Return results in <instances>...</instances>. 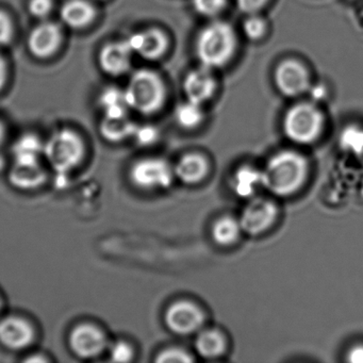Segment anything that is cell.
Masks as SVG:
<instances>
[{
  "label": "cell",
  "mask_w": 363,
  "mask_h": 363,
  "mask_svg": "<svg viewBox=\"0 0 363 363\" xmlns=\"http://www.w3.org/2000/svg\"><path fill=\"white\" fill-rule=\"evenodd\" d=\"M308 161L296 152L284 150L274 155L263 169L264 188L276 196L294 194L305 184Z\"/></svg>",
  "instance_id": "6da1fadb"
},
{
  "label": "cell",
  "mask_w": 363,
  "mask_h": 363,
  "mask_svg": "<svg viewBox=\"0 0 363 363\" xmlns=\"http://www.w3.org/2000/svg\"><path fill=\"white\" fill-rule=\"evenodd\" d=\"M235 29L228 23L216 21L201 29L197 35L195 52L201 67L220 69L230 62L237 52Z\"/></svg>",
  "instance_id": "7a4b0ae2"
},
{
  "label": "cell",
  "mask_w": 363,
  "mask_h": 363,
  "mask_svg": "<svg viewBox=\"0 0 363 363\" xmlns=\"http://www.w3.org/2000/svg\"><path fill=\"white\" fill-rule=\"evenodd\" d=\"M125 94L130 110L150 116L164 105L167 91L162 78L156 72L142 69L130 76Z\"/></svg>",
  "instance_id": "3957f363"
},
{
  "label": "cell",
  "mask_w": 363,
  "mask_h": 363,
  "mask_svg": "<svg viewBox=\"0 0 363 363\" xmlns=\"http://www.w3.org/2000/svg\"><path fill=\"white\" fill-rule=\"evenodd\" d=\"M282 128L286 138L294 143H313L324 128V116L315 104H296L286 111Z\"/></svg>",
  "instance_id": "277c9868"
},
{
  "label": "cell",
  "mask_w": 363,
  "mask_h": 363,
  "mask_svg": "<svg viewBox=\"0 0 363 363\" xmlns=\"http://www.w3.org/2000/svg\"><path fill=\"white\" fill-rule=\"evenodd\" d=\"M43 155L61 179L82 161L84 143L77 133L63 129L54 133L44 144Z\"/></svg>",
  "instance_id": "5b68a950"
},
{
  "label": "cell",
  "mask_w": 363,
  "mask_h": 363,
  "mask_svg": "<svg viewBox=\"0 0 363 363\" xmlns=\"http://www.w3.org/2000/svg\"><path fill=\"white\" fill-rule=\"evenodd\" d=\"M130 176L139 188L161 190L172 186L175 173L174 167L163 159L148 158L135 163L131 169Z\"/></svg>",
  "instance_id": "8992f818"
},
{
  "label": "cell",
  "mask_w": 363,
  "mask_h": 363,
  "mask_svg": "<svg viewBox=\"0 0 363 363\" xmlns=\"http://www.w3.org/2000/svg\"><path fill=\"white\" fill-rule=\"evenodd\" d=\"M277 214V207L273 201L254 197L242 211L240 226L243 233L255 237L267 231L275 222Z\"/></svg>",
  "instance_id": "52a82bcc"
},
{
  "label": "cell",
  "mask_w": 363,
  "mask_h": 363,
  "mask_svg": "<svg viewBox=\"0 0 363 363\" xmlns=\"http://www.w3.org/2000/svg\"><path fill=\"white\" fill-rule=\"evenodd\" d=\"M278 91L286 97H297L309 92L311 88L307 69L296 60H284L274 74Z\"/></svg>",
  "instance_id": "ba28073f"
},
{
  "label": "cell",
  "mask_w": 363,
  "mask_h": 363,
  "mask_svg": "<svg viewBox=\"0 0 363 363\" xmlns=\"http://www.w3.org/2000/svg\"><path fill=\"white\" fill-rule=\"evenodd\" d=\"M165 324L169 330L180 335H192L203 324V311L192 301H179L169 306L165 312Z\"/></svg>",
  "instance_id": "9c48e42d"
},
{
  "label": "cell",
  "mask_w": 363,
  "mask_h": 363,
  "mask_svg": "<svg viewBox=\"0 0 363 363\" xmlns=\"http://www.w3.org/2000/svg\"><path fill=\"white\" fill-rule=\"evenodd\" d=\"M126 41L133 55H137L145 60L155 61L162 58L169 48L167 35L163 31L156 28L133 33Z\"/></svg>",
  "instance_id": "30bf717a"
},
{
  "label": "cell",
  "mask_w": 363,
  "mask_h": 363,
  "mask_svg": "<svg viewBox=\"0 0 363 363\" xmlns=\"http://www.w3.org/2000/svg\"><path fill=\"white\" fill-rule=\"evenodd\" d=\"M62 43V30L55 23L43 22L31 30L28 37V48L33 56L40 59L50 58L56 54Z\"/></svg>",
  "instance_id": "8fae6325"
},
{
  "label": "cell",
  "mask_w": 363,
  "mask_h": 363,
  "mask_svg": "<svg viewBox=\"0 0 363 363\" xmlns=\"http://www.w3.org/2000/svg\"><path fill=\"white\" fill-rule=\"evenodd\" d=\"M216 91V78L207 67L193 69L184 78V93L186 101L203 106L213 97Z\"/></svg>",
  "instance_id": "7c38bea8"
},
{
  "label": "cell",
  "mask_w": 363,
  "mask_h": 363,
  "mask_svg": "<svg viewBox=\"0 0 363 363\" xmlns=\"http://www.w3.org/2000/svg\"><path fill=\"white\" fill-rule=\"evenodd\" d=\"M133 50L125 41L112 42L104 46L99 54L101 69L110 76H122L130 69Z\"/></svg>",
  "instance_id": "4fadbf2b"
},
{
  "label": "cell",
  "mask_w": 363,
  "mask_h": 363,
  "mask_svg": "<svg viewBox=\"0 0 363 363\" xmlns=\"http://www.w3.org/2000/svg\"><path fill=\"white\" fill-rule=\"evenodd\" d=\"M69 344L75 354L82 358L99 356L106 346V337L92 325H80L72 331Z\"/></svg>",
  "instance_id": "5bb4252c"
},
{
  "label": "cell",
  "mask_w": 363,
  "mask_h": 363,
  "mask_svg": "<svg viewBox=\"0 0 363 363\" xmlns=\"http://www.w3.org/2000/svg\"><path fill=\"white\" fill-rule=\"evenodd\" d=\"M33 339V328L26 320L11 316L0 322V342L6 347L21 350L29 345Z\"/></svg>",
  "instance_id": "9a60e30c"
},
{
  "label": "cell",
  "mask_w": 363,
  "mask_h": 363,
  "mask_svg": "<svg viewBox=\"0 0 363 363\" xmlns=\"http://www.w3.org/2000/svg\"><path fill=\"white\" fill-rule=\"evenodd\" d=\"M60 18L69 28L84 29L96 18V9L89 0H69L61 8Z\"/></svg>",
  "instance_id": "2e32d148"
},
{
  "label": "cell",
  "mask_w": 363,
  "mask_h": 363,
  "mask_svg": "<svg viewBox=\"0 0 363 363\" xmlns=\"http://www.w3.org/2000/svg\"><path fill=\"white\" fill-rule=\"evenodd\" d=\"M230 186L240 199H254L258 191L264 188L263 172L252 167H240L231 179Z\"/></svg>",
  "instance_id": "e0dca14e"
},
{
  "label": "cell",
  "mask_w": 363,
  "mask_h": 363,
  "mask_svg": "<svg viewBox=\"0 0 363 363\" xmlns=\"http://www.w3.org/2000/svg\"><path fill=\"white\" fill-rule=\"evenodd\" d=\"M209 171L207 159L199 154H188L180 159L174 167L175 177L186 184H196L207 176Z\"/></svg>",
  "instance_id": "ac0fdd59"
},
{
  "label": "cell",
  "mask_w": 363,
  "mask_h": 363,
  "mask_svg": "<svg viewBox=\"0 0 363 363\" xmlns=\"http://www.w3.org/2000/svg\"><path fill=\"white\" fill-rule=\"evenodd\" d=\"M9 178L11 184L16 188L31 190L45 182L46 174L40 163L14 162Z\"/></svg>",
  "instance_id": "d6986e66"
},
{
  "label": "cell",
  "mask_w": 363,
  "mask_h": 363,
  "mask_svg": "<svg viewBox=\"0 0 363 363\" xmlns=\"http://www.w3.org/2000/svg\"><path fill=\"white\" fill-rule=\"evenodd\" d=\"M137 125L128 116H104L101 125V135L111 142H120L133 137Z\"/></svg>",
  "instance_id": "ffe728a7"
},
{
  "label": "cell",
  "mask_w": 363,
  "mask_h": 363,
  "mask_svg": "<svg viewBox=\"0 0 363 363\" xmlns=\"http://www.w3.org/2000/svg\"><path fill=\"white\" fill-rule=\"evenodd\" d=\"M99 101L104 116H124L130 110L125 90H121L116 86L105 89L99 95Z\"/></svg>",
  "instance_id": "44dd1931"
},
{
  "label": "cell",
  "mask_w": 363,
  "mask_h": 363,
  "mask_svg": "<svg viewBox=\"0 0 363 363\" xmlns=\"http://www.w3.org/2000/svg\"><path fill=\"white\" fill-rule=\"evenodd\" d=\"M14 162L40 163V158L44 152V144L35 135H26L14 144Z\"/></svg>",
  "instance_id": "7402d4cb"
},
{
  "label": "cell",
  "mask_w": 363,
  "mask_h": 363,
  "mask_svg": "<svg viewBox=\"0 0 363 363\" xmlns=\"http://www.w3.org/2000/svg\"><path fill=\"white\" fill-rule=\"evenodd\" d=\"M195 348L203 358H216L226 350V340L220 331L209 329L199 333L195 341Z\"/></svg>",
  "instance_id": "603a6c76"
},
{
  "label": "cell",
  "mask_w": 363,
  "mask_h": 363,
  "mask_svg": "<svg viewBox=\"0 0 363 363\" xmlns=\"http://www.w3.org/2000/svg\"><path fill=\"white\" fill-rule=\"evenodd\" d=\"M242 229L239 220L230 216L218 218L212 227V238L218 245H233L240 237Z\"/></svg>",
  "instance_id": "cb8c5ba5"
},
{
  "label": "cell",
  "mask_w": 363,
  "mask_h": 363,
  "mask_svg": "<svg viewBox=\"0 0 363 363\" xmlns=\"http://www.w3.org/2000/svg\"><path fill=\"white\" fill-rule=\"evenodd\" d=\"M175 118L182 128H196L203 121V106L186 101L176 108Z\"/></svg>",
  "instance_id": "d4e9b609"
},
{
  "label": "cell",
  "mask_w": 363,
  "mask_h": 363,
  "mask_svg": "<svg viewBox=\"0 0 363 363\" xmlns=\"http://www.w3.org/2000/svg\"><path fill=\"white\" fill-rule=\"evenodd\" d=\"M340 145L345 152L360 158L363 155V127L350 125L340 135Z\"/></svg>",
  "instance_id": "484cf974"
},
{
  "label": "cell",
  "mask_w": 363,
  "mask_h": 363,
  "mask_svg": "<svg viewBox=\"0 0 363 363\" xmlns=\"http://www.w3.org/2000/svg\"><path fill=\"white\" fill-rule=\"evenodd\" d=\"M267 22L257 14H252L243 23V33L250 41H259L267 35Z\"/></svg>",
  "instance_id": "4316f807"
},
{
  "label": "cell",
  "mask_w": 363,
  "mask_h": 363,
  "mask_svg": "<svg viewBox=\"0 0 363 363\" xmlns=\"http://www.w3.org/2000/svg\"><path fill=\"white\" fill-rule=\"evenodd\" d=\"M195 12L203 18H216L224 11L227 0H192Z\"/></svg>",
  "instance_id": "83f0119b"
},
{
  "label": "cell",
  "mask_w": 363,
  "mask_h": 363,
  "mask_svg": "<svg viewBox=\"0 0 363 363\" xmlns=\"http://www.w3.org/2000/svg\"><path fill=\"white\" fill-rule=\"evenodd\" d=\"M160 363H191L194 361L192 354L182 348L171 347L161 352L156 358Z\"/></svg>",
  "instance_id": "f1b7e54d"
},
{
  "label": "cell",
  "mask_w": 363,
  "mask_h": 363,
  "mask_svg": "<svg viewBox=\"0 0 363 363\" xmlns=\"http://www.w3.org/2000/svg\"><path fill=\"white\" fill-rule=\"evenodd\" d=\"M54 8L52 0H30L28 9L33 18L45 20Z\"/></svg>",
  "instance_id": "f546056e"
},
{
  "label": "cell",
  "mask_w": 363,
  "mask_h": 363,
  "mask_svg": "<svg viewBox=\"0 0 363 363\" xmlns=\"http://www.w3.org/2000/svg\"><path fill=\"white\" fill-rule=\"evenodd\" d=\"M14 26L6 12L0 11V46L7 45L13 39Z\"/></svg>",
  "instance_id": "4dcf8cb0"
},
{
  "label": "cell",
  "mask_w": 363,
  "mask_h": 363,
  "mask_svg": "<svg viewBox=\"0 0 363 363\" xmlns=\"http://www.w3.org/2000/svg\"><path fill=\"white\" fill-rule=\"evenodd\" d=\"M133 137L135 138L138 143L141 145H150L154 143L158 138V131L152 126H137Z\"/></svg>",
  "instance_id": "1f68e13d"
},
{
  "label": "cell",
  "mask_w": 363,
  "mask_h": 363,
  "mask_svg": "<svg viewBox=\"0 0 363 363\" xmlns=\"http://www.w3.org/2000/svg\"><path fill=\"white\" fill-rule=\"evenodd\" d=\"M110 354H111L112 361L128 362L133 359V348L128 344L124 343V342H118L112 346Z\"/></svg>",
  "instance_id": "d6a6232c"
},
{
  "label": "cell",
  "mask_w": 363,
  "mask_h": 363,
  "mask_svg": "<svg viewBox=\"0 0 363 363\" xmlns=\"http://www.w3.org/2000/svg\"><path fill=\"white\" fill-rule=\"evenodd\" d=\"M269 3V0H237L238 8L240 11L247 16L257 14Z\"/></svg>",
  "instance_id": "836d02e7"
},
{
  "label": "cell",
  "mask_w": 363,
  "mask_h": 363,
  "mask_svg": "<svg viewBox=\"0 0 363 363\" xmlns=\"http://www.w3.org/2000/svg\"><path fill=\"white\" fill-rule=\"evenodd\" d=\"M347 361L352 363H363V345H357L348 352Z\"/></svg>",
  "instance_id": "e575fe53"
},
{
  "label": "cell",
  "mask_w": 363,
  "mask_h": 363,
  "mask_svg": "<svg viewBox=\"0 0 363 363\" xmlns=\"http://www.w3.org/2000/svg\"><path fill=\"white\" fill-rule=\"evenodd\" d=\"M8 77V69L7 65H6L5 59L0 54V90L4 88L6 82H7Z\"/></svg>",
  "instance_id": "d590c367"
},
{
  "label": "cell",
  "mask_w": 363,
  "mask_h": 363,
  "mask_svg": "<svg viewBox=\"0 0 363 363\" xmlns=\"http://www.w3.org/2000/svg\"><path fill=\"white\" fill-rule=\"evenodd\" d=\"M309 91L312 93V99H315V101L323 99L325 97L324 86H316L315 90H311V88H310Z\"/></svg>",
  "instance_id": "8d00e7d4"
},
{
  "label": "cell",
  "mask_w": 363,
  "mask_h": 363,
  "mask_svg": "<svg viewBox=\"0 0 363 363\" xmlns=\"http://www.w3.org/2000/svg\"><path fill=\"white\" fill-rule=\"evenodd\" d=\"M4 137H5V128H4L3 124L0 123V143L3 141Z\"/></svg>",
  "instance_id": "74e56055"
},
{
  "label": "cell",
  "mask_w": 363,
  "mask_h": 363,
  "mask_svg": "<svg viewBox=\"0 0 363 363\" xmlns=\"http://www.w3.org/2000/svg\"><path fill=\"white\" fill-rule=\"evenodd\" d=\"M27 361H33V362H35V361H40V362H44V361H46L45 359L42 358V357H39V358H30L27 359Z\"/></svg>",
  "instance_id": "f35d334b"
},
{
  "label": "cell",
  "mask_w": 363,
  "mask_h": 363,
  "mask_svg": "<svg viewBox=\"0 0 363 363\" xmlns=\"http://www.w3.org/2000/svg\"><path fill=\"white\" fill-rule=\"evenodd\" d=\"M360 159H361V160H362V162H363V155H362V156L360 157Z\"/></svg>",
  "instance_id": "ab89813d"
}]
</instances>
